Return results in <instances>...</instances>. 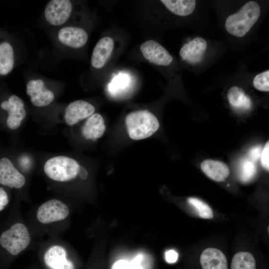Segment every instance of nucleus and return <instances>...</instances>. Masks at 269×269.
I'll list each match as a JSON object with an SVG mask.
<instances>
[{
	"label": "nucleus",
	"mask_w": 269,
	"mask_h": 269,
	"mask_svg": "<svg viewBox=\"0 0 269 269\" xmlns=\"http://www.w3.org/2000/svg\"><path fill=\"white\" fill-rule=\"evenodd\" d=\"M80 166L75 159L60 155L47 160L44 165V171L52 180L65 182L71 180L77 176Z\"/></svg>",
	"instance_id": "nucleus-3"
},
{
	"label": "nucleus",
	"mask_w": 269,
	"mask_h": 269,
	"mask_svg": "<svg viewBox=\"0 0 269 269\" xmlns=\"http://www.w3.org/2000/svg\"><path fill=\"white\" fill-rule=\"evenodd\" d=\"M69 214L68 206L56 199L47 201L38 209L37 218L42 224H49L65 219Z\"/></svg>",
	"instance_id": "nucleus-6"
},
{
	"label": "nucleus",
	"mask_w": 269,
	"mask_h": 269,
	"mask_svg": "<svg viewBox=\"0 0 269 269\" xmlns=\"http://www.w3.org/2000/svg\"><path fill=\"white\" fill-rule=\"evenodd\" d=\"M140 50L145 59L154 64L166 66L173 61V57L168 51L156 41L149 40L144 42L140 46Z\"/></svg>",
	"instance_id": "nucleus-8"
},
{
	"label": "nucleus",
	"mask_w": 269,
	"mask_h": 269,
	"mask_svg": "<svg viewBox=\"0 0 269 269\" xmlns=\"http://www.w3.org/2000/svg\"><path fill=\"white\" fill-rule=\"evenodd\" d=\"M57 37L61 44L72 48L83 47L88 39V33L84 29L73 26H64L60 28Z\"/></svg>",
	"instance_id": "nucleus-12"
},
{
	"label": "nucleus",
	"mask_w": 269,
	"mask_h": 269,
	"mask_svg": "<svg viewBox=\"0 0 269 269\" xmlns=\"http://www.w3.org/2000/svg\"><path fill=\"white\" fill-rule=\"evenodd\" d=\"M165 260L168 263L173 264L175 263L178 259V253L173 250L166 251L165 254Z\"/></svg>",
	"instance_id": "nucleus-30"
},
{
	"label": "nucleus",
	"mask_w": 269,
	"mask_h": 269,
	"mask_svg": "<svg viewBox=\"0 0 269 269\" xmlns=\"http://www.w3.org/2000/svg\"><path fill=\"white\" fill-rule=\"evenodd\" d=\"M106 128L102 116L95 113L90 116L84 124L82 128V134L87 139L96 140L103 135Z\"/></svg>",
	"instance_id": "nucleus-16"
},
{
	"label": "nucleus",
	"mask_w": 269,
	"mask_h": 269,
	"mask_svg": "<svg viewBox=\"0 0 269 269\" xmlns=\"http://www.w3.org/2000/svg\"><path fill=\"white\" fill-rule=\"evenodd\" d=\"M73 6L69 0H52L46 4L44 17L48 23L53 26L64 24L69 18Z\"/></svg>",
	"instance_id": "nucleus-5"
},
{
	"label": "nucleus",
	"mask_w": 269,
	"mask_h": 269,
	"mask_svg": "<svg viewBox=\"0 0 269 269\" xmlns=\"http://www.w3.org/2000/svg\"><path fill=\"white\" fill-rule=\"evenodd\" d=\"M261 9L254 1L247 2L237 12L229 15L225 21V28L230 34L238 37H243L258 20Z\"/></svg>",
	"instance_id": "nucleus-1"
},
{
	"label": "nucleus",
	"mask_w": 269,
	"mask_h": 269,
	"mask_svg": "<svg viewBox=\"0 0 269 269\" xmlns=\"http://www.w3.org/2000/svg\"><path fill=\"white\" fill-rule=\"evenodd\" d=\"M114 46L113 39L110 37L101 38L95 46L91 56L92 66L96 69L103 67L110 58Z\"/></svg>",
	"instance_id": "nucleus-14"
},
{
	"label": "nucleus",
	"mask_w": 269,
	"mask_h": 269,
	"mask_svg": "<svg viewBox=\"0 0 269 269\" xmlns=\"http://www.w3.org/2000/svg\"><path fill=\"white\" fill-rule=\"evenodd\" d=\"M129 136L134 140L147 138L159 127L157 118L147 110H139L129 113L125 119Z\"/></svg>",
	"instance_id": "nucleus-2"
},
{
	"label": "nucleus",
	"mask_w": 269,
	"mask_h": 269,
	"mask_svg": "<svg viewBox=\"0 0 269 269\" xmlns=\"http://www.w3.org/2000/svg\"><path fill=\"white\" fill-rule=\"evenodd\" d=\"M111 269H132L130 262L125 260H120L115 262Z\"/></svg>",
	"instance_id": "nucleus-29"
},
{
	"label": "nucleus",
	"mask_w": 269,
	"mask_h": 269,
	"mask_svg": "<svg viewBox=\"0 0 269 269\" xmlns=\"http://www.w3.org/2000/svg\"><path fill=\"white\" fill-rule=\"evenodd\" d=\"M189 204L193 206L197 210L198 215L202 218L212 219L213 212L210 207L202 200L194 197H189L187 199Z\"/></svg>",
	"instance_id": "nucleus-22"
},
{
	"label": "nucleus",
	"mask_w": 269,
	"mask_h": 269,
	"mask_svg": "<svg viewBox=\"0 0 269 269\" xmlns=\"http://www.w3.org/2000/svg\"><path fill=\"white\" fill-rule=\"evenodd\" d=\"M200 262L202 269H228L226 256L217 249L209 248L204 250Z\"/></svg>",
	"instance_id": "nucleus-15"
},
{
	"label": "nucleus",
	"mask_w": 269,
	"mask_h": 269,
	"mask_svg": "<svg viewBox=\"0 0 269 269\" xmlns=\"http://www.w3.org/2000/svg\"><path fill=\"white\" fill-rule=\"evenodd\" d=\"M30 237L26 227L17 223L4 231L0 237V244L9 253L17 255L29 245Z\"/></svg>",
	"instance_id": "nucleus-4"
},
{
	"label": "nucleus",
	"mask_w": 269,
	"mask_h": 269,
	"mask_svg": "<svg viewBox=\"0 0 269 269\" xmlns=\"http://www.w3.org/2000/svg\"><path fill=\"white\" fill-rule=\"evenodd\" d=\"M78 174L80 177L83 179H86L88 176L87 170L81 166H80Z\"/></svg>",
	"instance_id": "nucleus-32"
},
{
	"label": "nucleus",
	"mask_w": 269,
	"mask_h": 269,
	"mask_svg": "<svg viewBox=\"0 0 269 269\" xmlns=\"http://www.w3.org/2000/svg\"><path fill=\"white\" fill-rule=\"evenodd\" d=\"M26 92L32 104L38 107L49 105L55 98L54 93L46 87L41 79L29 80L26 84Z\"/></svg>",
	"instance_id": "nucleus-7"
},
{
	"label": "nucleus",
	"mask_w": 269,
	"mask_h": 269,
	"mask_svg": "<svg viewBox=\"0 0 269 269\" xmlns=\"http://www.w3.org/2000/svg\"><path fill=\"white\" fill-rule=\"evenodd\" d=\"M44 260L51 269H74L73 263L67 260L66 250L60 246H53L46 252Z\"/></svg>",
	"instance_id": "nucleus-13"
},
{
	"label": "nucleus",
	"mask_w": 269,
	"mask_h": 269,
	"mask_svg": "<svg viewBox=\"0 0 269 269\" xmlns=\"http://www.w3.org/2000/svg\"><path fill=\"white\" fill-rule=\"evenodd\" d=\"M187 43L188 52L185 60L190 56H204L207 47V42L204 39L197 37Z\"/></svg>",
	"instance_id": "nucleus-21"
},
{
	"label": "nucleus",
	"mask_w": 269,
	"mask_h": 269,
	"mask_svg": "<svg viewBox=\"0 0 269 269\" xmlns=\"http://www.w3.org/2000/svg\"><path fill=\"white\" fill-rule=\"evenodd\" d=\"M256 167L254 163L248 159H244L241 162L239 177L244 182L250 181L255 175Z\"/></svg>",
	"instance_id": "nucleus-23"
},
{
	"label": "nucleus",
	"mask_w": 269,
	"mask_h": 269,
	"mask_svg": "<svg viewBox=\"0 0 269 269\" xmlns=\"http://www.w3.org/2000/svg\"><path fill=\"white\" fill-rule=\"evenodd\" d=\"M14 57L13 49L7 42L0 43V75H6L13 68Z\"/></svg>",
	"instance_id": "nucleus-19"
},
{
	"label": "nucleus",
	"mask_w": 269,
	"mask_h": 269,
	"mask_svg": "<svg viewBox=\"0 0 269 269\" xmlns=\"http://www.w3.org/2000/svg\"><path fill=\"white\" fill-rule=\"evenodd\" d=\"M1 108L8 112L6 125L11 130H16L19 127L21 121L25 118L26 110L24 103L19 97L12 95L7 101H4L1 104Z\"/></svg>",
	"instance_id": "nucleus-9"
},
{
	"label": "nucleus",
	"mask_w": 269,
	"mask_h": 269,
	"mask_svg": "<svg viewBox=\"0 0 269 269\" xmlns=\"http://www.w3.org/2000/svg\"><path fill=\"white\" fill-rule=\"evenodd\" d=\"M245 97L243 89L236 86L231 87L227 93V98L230 104L237 108H242Z\"/></svg>",
	"instance_id": "nucleus-24"
},
{
	"label": "nucleus",
	"mask_w": 269,
	"mask_h": 269,
	"mask_svg": "<svg viewBox=\"0 0 269 269\" xmlns=\"http://www.w3.org/2000/svg\"><path fill=\"white\" fill-rule=\"evenodd\" d=\"M231 269H256L255 259L249 252H238L233 258Z\"/></svg>",
	"instance_id": "nucleus-20"
},
{
	"label": "nucleus",
	"mask_w": 269,
	"mask_h": 269,
	"mask_svg": "<svg viewBox=\"0 0 269 269\" xmlns=\"http://www.w3.org/2000/svg\"><path fill=\"white\" fill-rule=\"evenodd\" d=\"M130 264L132 269H152L153 260L150 255L139 253L132 260Z\"/></svg>",
	"instance_id": "nucleus-25"
},
{
	"label": "nucleus",
	"mask_w": 269,
	"mask_h": 269,
	"mask_svg": "<svg viewBox=\"0 0 269 269\" xmlns=\"http://www.w3.org/2000/svg\"><path fill=\"white\" fill-rule=\"evenodd\" d=\"M269 142L267 141L261 153V162L263 166L269 170Z\"/></svg>",
	"instance_id": "nucleus-27"
},
{
	"label": "nucleus",
	"mask_w": 269,
	"mask_h": 269,
	"mask_svg": "<svg viewBox=\"0 0 269 269\" xmlns=\"http://www.w3.org/2000/svg\"><path fill=\"white\" fill-rule=\"evenodd\" d=\"M254 87L261 91H269V71L267 70L257 75L253 80Z\"/></svg>",
	"instance_id": "nucleus-26"
},
{
	"label": "nucleus",
	"mask_w": 269,
	"mask_h": 269,
	"mask_svg": "<svg viewBox=\"0 0 269 269\" xmlns=\"http://www.w3.org/2000/svg\"><path fill=\"white\" fill-rule=\"evenodd\" d=\"M25 183L24 176L6 157L0 159V184L10 188L19 189Z\"/></svg>",
	"instance_id": "nucleus-11"
},
{
	"label": "nucleus",
	"mask_w": 269,
	"mask_h": 269,
	"mask_svg": "<svg viewBox=\"0 0 269 269\" xmlns=\"http://www.w3.org/2000/svg\"><path fill=\"white\" fill-rule=\"evenodd\" d=\"M200 166L208 177L217 182L225 181L230 173L228 166L218 160L206 159L202 162Z\"/></svg>",
	"instance_id": "nucleus-17"
},
{
	"label": "nucleus",
	"mask_w": 269,
	"mask_h": 269,
	"mask_svg": "<svg viewBox=\"0 0 269 269\" xmlns=\"http://www.w3.org/2000/svg\"><path fill=\"white\" fill-rule=\"evenodd\" d=\"M262 151V147L260 146H254L251 148L248 152V156L250 158L249 160L253 162L257 161L261 155Z\"/></svg>",
	"instance_id": "nucleus-28"
},
{
	"label": "nucleus",
	"mask_w": 269,
	"mask_h": 269,
	"mask_svg": "<svg viewBox=\"0 0 269 269\" xmlns=\"http://www.w3.org/2000/svg\"><path fill=\"white\" fill-rule=\"evenodd\" d=\"M9 201L6 192L0 187V211L3 210Z\"/></svg>",
	"instance_id": "nucleus-31"
},
{
	"label": "nucleus",
	"mask_w": 269,
	"mask_h": 269,
	"mask_svg": "<svg viewBox=\"0 0 269 269\" xmlns=\"http://www.w3.org/2000/svg\"><path fill=\"white\" fill-rule=\"evenodd\" d=\"M95 110L94 106L88 102L82 100L75 101L66 107L64 118L67 125L72 126L89 118Z\"/></svg>",
	"instance_id": "nucleus-10"
},
{
	"label": "nucleus",
	"mask_w": 269,
	"mask_h": 269,
	"mask_svg": "<svg viewBox=\"0 0 269 269\" xmlns=\"http://www.w3.org/2000/svg\"><path fill=\"white\" fill-rule=\"evenodd\" d=\"M160 1L171 12L181 16L191 14L196 6L194 0H161Z\"/></svg>",
	"instance_id": "nucleus-18"
}]
</instances>
